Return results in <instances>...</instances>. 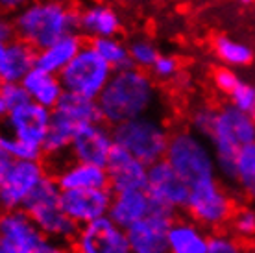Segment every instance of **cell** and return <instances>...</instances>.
Here are the masks:
<instances>
[{"label": "cell", "mask_w": 255, "mask_h": 253, "mask_svg": "<svg viewBox=\"0 0 255 253\" xmlns=\"http://www.w3.org/2000/svg\"><path fill=\"white\" fill-rule=\"evenodd\" d=\"M96 102L102 121L113 127L121 122L153 113L159 104V89L146 70L126 67L113 72Z\"/></svg>", "instance_id": "1"}, {"label": "cell", "mask_w": 255, "mask_h": 253, "mask_svg": "<svg viewBox=\"0 0 255 253\" xmlns=\"http://www.w3.org/2000/svg\"><path fill=\"white\" fill-rule=\"evenodd\" d=\"M15 35L35 50L78 33V9L69 0H30L13 13Z\"/></svg>", "instance_id": "2"}, {"label": "cell", "mask_w": 255, "mask_h": 253, "mask_svg": "<svg viewBox=\"0 0 255 253\" xmlns=\"http://www.w3.org/2000/svg\"><path fill=\"white\" fill-rule=\"evenodd\" d=\"M205 139L215 153L218 177L235 183L237 153L243 146L255 140V119L237 109L233 104H224L217 108L213 126Z\"/></svg>", "instance_id": "3"}, {"label": "cell", "mask_w": 255, "mask_h": 253, "mask_svg": "<svg viewBox=\"0 0 255 253\" xmlns=\"http://www.w3.org/2000/svg\"><path fill=\"white\" fill-rule=\"evenodd\" d=\"M165 159L189 187L211 177H218L215 153L209 140L204 135L192 131L191 127L170 133Z\"/></svg>", "instance_id": "4"}, {"label": "cell", "mask_w": 255, "mask_h": 253, "mask_svg": "<svg viewBox=\"0 0 255 253\" xmlns=\"http://www.w3.org/2000/svg\"><path fill=\"white\" fill-rule=\"evenodd\" d=\"M111 131L115 144L126 148L128 152H131L146 165L165 159L170 140V129L157 115L148 113L131 121L121 122L111 127Z\"/></svg>", "instance_id": "5"}, {"label": "cell", "mask_w": 255, "mask_h": 253, "mask_svg": "<svg viewBox=\"0 0 255 253\" xmlns=\"http://www.w3.org/2000/svg\"><path fill=\"white\" fill-rule=\"evenodd\" d=\"M22 209L46 237L61 242H69L76 237L80 226L65 213L61 205V189L56 179L45 177L24 202Z\"/></svg>", "instance_id": "6"}, {"label": "cell", "mask_w": 255, "mask_h": 253, "mask_svg": "<svg viewBox=\"0 0 255 253\" xmlns=\"http://www.w3.org/2000/svg\"><path fill=\"white\" fill-rule=\"evenodd\" d=\"M0 233V253H70L65 242L46 237L24 209L4 211Z\"/></svg>", "instance_id": "7"}, {"label": "cell", "mask_w": 255, "mask_h": 253, "mask_svg": "<svg viewBox=\"0 0 255 253\" xmlns=\"http://www.w3.org/2000/svg\"><path fill=\"white\" fill-rule=\"evenodd\" d=\"M192 220L205 229L218 231L228 226L235 213V198L220 177H211L189 187V198L185 205Z\"/></svg>", "instance_id": "8"}, {"label": "cell", "mask_w": 255, "mask_h": 253, "mask_svg": "<svg viewBox=\"0 0 255 253\" xmlns=\"http://www.w3.org/2000/svg\"><path fill=\"white\" fill-rule=\"evenodd\" d=\"M115 70L111 69L91 44H83L58 76L67 93L82 95L96 100L108 85Z\"/></svg>", "instance_id": "9"}, {"label": "cell", "mask_w": 255, "mask_h": 253, "mask_svg": "<svg viewBox=\"0 0 255 253\" xmlns=\"http://www.w3.org/2000/svg\"><path fill=\"white\" fill-rule=\"evenodd\" d=\"M48 177L41 159H15L0 187V211L22 209L24 202Z\"/></svg>", "instance_id": "10"}, {"label": "cell", "mask_w": 255, "mask_h": 253, "mask_svg": "<svg viewBox=\"0 0 255 253\" xmlns=\"http://www.w3.org/2000/svg\"><path fill=\"white\" fill-rule=\"evenodd\" d=\"M74 253H131L128 244L126 229L117 226L109 216L78 228L72 239Z\"/></svg>", "instance_id": "11"}, {"label": "cell", "mask_w": 255, "mask_h": 253, "mask_svg": "<svg viewBox=\"0 0 255 253\" xmlns=\"http://www.w3.org/2000/svg\"><path fill=\"white\" fill-rule=\"evenodd\" d=\"M174 215L155 203L150 215L128 228L126 237L131 253H168V228L176 218Z\"/></svg>", "instance_id": "12"}, {"label": "cell", "mask_w": 255, "mask_h": 253, "mask_svg": "<svg viewBox=\"0 0 255 253\" xmlns=\"http://www.w3.org/2000/svg\"><path fill=\"white\" fill-rule=\"evenodd\" d=\"M146 190L153 203H157L159 207H165L172 213L185 209L187 198H189V185L176 174V170L168 165L166 159L148 165Z\"/></svg>", "instance_id": "13"}, {"label": "cell", "mask_w": 255, "mask_h": 253, "mask_svg": "<svg viewBox=\"0 0 255 253\" xmlns=\"http://www.w3.org/2000/svg\"><path fill=\"white\" fill-rule=\"evenodd\" d=\"M4 121L9 135L24 140L28 144L43 148L48 127H50L52 109L28 100L19 108L11 109Z\"/></svg>", "instance_id": "14"}, {"label": "cell", "mask_w": 255, "mask_h": 253, "mask_svg": "<svg viewBox=\"0 0 255 253\" xmlns=\"http://www.w3.org/2000/svg\"><path fill=\"white\" fill-rule=\"evenodd\" d=\"M113 146H115L113 131L104 121H98L78 127L76 135L70 142L69 153L74 161L106 166Z\"/></svg>", "instance_id": "15"}, {"label": "cell", "mask_w": 255, "mask_h": 253, "mask_svg": "<svg viewBox=\"0 0 255 253\" xmlns=\"http://www.w3.org/2000/svg\"><path fill=\"white\" fill-rule=\"evenodd\" d=\"M111 198L113 192L109 190V187L61 190V205L78 226H85L102 216H108Z\"/></svg>", "instance_id": "16"}, {"label": "cell", "mask_w": 255, "mask_h": 253, "mask_svg": "<svg viewBox=\"0 0 255 253\" xmlns=\"http://www.w3.org/2000/svg\"><path fill=\"white\" fill-rule=\"evenodd\" d=\"M106 170L109 177V189L113 192L126 189H146L148 165L122 146H113L106 161Z\"/></svg>", "instance_id": "17"}, {"label": "cell", "mask_w": 255, "mask_h": 253, "mask_svg": "<svg viewBox=\"0 0 255 253\" xmlns=\"http://www.w3.org/2000/svg\"><path fill=\"white\" fill-rule=\"evenodd\" d=\"M155 203L146 189H126L113 192L108 216L122 229L131 228L153 211Z\"/></svg>", "instance_id": "18"}, {"label": "cell", "mask_w": 255, "mask_h": 253, "mask_svg": "<svg viewBox=\"0 0 255 253\" xmlns=\"http://www.w3.org/2000/svg\"><path fill=\"white\" fill-rule=\"evenodd\" d=\"M122 30V17L115 7L91 2L78 9V32L89 39L119 35Z\"/></svg>", "instance_id": "19"}, {"label": "cell", "mask_w": 255, "mask_h": 253, "mask_svg": "<svg viewBox=\"0 0 255 253\" xmlns=\"http://www.w3.org/2000/svg\"><path fill=\"white\" fill-rule=\"evenodd\" d=\"M37 50L22 39L15 37L0 52V78L4 83L22 82V78L35 67Z\"/></svg>", "instance_id": "20"}, {"label": "cell", "mask_w": 255, "mask_h": 253, "mask_svg": "<svg viewBox=\"0 0 255 253\" xmlns=\"http://www.w3.org/2000/svg\"><path fill=\"white\" fill-rule=\"evenodd\" d=\"M209 237L207 229L191 216L174 218L168 228V253H207Z\"/></svg>", "instance_id": "21"}, {"label": "cell", "mask_w": 255, "mask_h": 253, "mask_svg": "<svg viewBox=\"0 0 255 253\" xmlns=\"http://www.w3.org/2000/svg\"><path fill=\"white\" fill-rule=\"evenodd\" d=\"M58 181L61 190H74V189H106L109 187V177L106 166L93 165L74 161L65 165L54 177Z\"/></svg>", "instance_id": "22"}, {"label": "cell", "mask_w": 255, "mask_h": 253, "mask_svg": "<svg viewBox=\"0 0 255 253\" xmlns=\"http://www.w3.org/2000/svg\"><path fill=\"white\" fill-rule=\"evenodd\" d=\"M82 46V37L78 33H69L45 48H39L35 54V67L50 74H59L72 61V57L80 52Z\"/></svg>", "instance_id": "23"}, {"label": "cell", "mask_w": 255, "mask_h": 253, "mask_svg": "<svg viewBox=\"0 0 255 253\" xmlns=\"http://www.w3.org/2000/svg\"><path fill=\"white\" fill-rule=\"evenodd\" d=\"M22 87L30 96V100L35 104H41L48 109H54L61 100L65 89L61 85L58 74H50L46 70H41L33 67L24 78H22Z\"/></svg>", "instance_id": "24"}, {"label": "cell", "mask_w": 255, "mask_h": 253, "mask_svg": "<svg viewBox=\"0 0 255 253\" xmlns=\"http://www.w3.org/2000/svg\"><path fill=\"white\" fill-rule=\"evenodd\" d=\"M211 48L218 61L230 69H246L255 61L254 46L231 35H217L211 43Z\"/></svg>", "instance_id": "25"}, {"label": "cell", "mask_w": 255, "mask_h": 253, "mask_svg": "<svg viewBox=\"0 0 255 253\" xmlns=\"http://www.w3.org/2000/svg\"><path fill=\"white\" fill-rule=\"evenodd\" d=\"M56 113L63 115L65 119H69L74 126H83V124H91V122L102 121V115L98 109V102L93 98L82 95H74V93H67L65 91L58 106L52 109Z\"/></svg>", "instance_id": "26"}, {"label": "cell", "mask_w": 255, "mask_h": 253, "mask_svg": "<svg viewBox=\"0 0 255 253\" xmlns=\"http://www.w3.org/2000/svg\"><path fill=\"white\" fill-rule=\"evenodd\" d=\"M78 131V126H74L69 119H65L63 115L52 111V121L48 133H46L43 152L50 157H59L63 153H69L70 142L74 139Z\"/></svg>", "instance_id": "27"}, {"label": "cell", "mask_w": 255, "mask_h": 253, "mask_svg": "<svg viewBox=\"0 0 255 253\" xmlns=\"http://www.w3.org/2000/svg\"><path fill=\"white\" fill-rule=\"evenodd\" d=\"M239 190L255 205V140L243 146L237 153L235 183Z\"/></svg>", "instance_id": "28"}, {"label": "cell", "mask_w": 255, "mask_h": 253, "mask_svg": "<svg viewBox=\"0 0 255 253\" xmlns=\"http://www.w3.org/2000/svg\"><path fill=\"white\" fill-rule=\"evenodd\" d=\"M91 46L98 52V56L102 57L104 61H106L113 70L133 67V65H131V57H129L128 43L122 41L119 35L91 39Z\"/></svg>", "instance_id": "29"}, {"label": "cell", "mask_w": 255, "mask_h": 253, "mask_svg": "<svg viewBox=\"0 0 255 253\" xmlns=\"http://www.w3.org/2000/svg\"><path fill=\"white\" fill-rule=\"evenodd\" d=\"M128 48H129V57H131V65L137 69L150 70L153 61L157 59L161 52L157 44L146 35H137V37L128 41Z\"/></svg>", "instance_id": "30"}, {"label": "cell", "mask_w": 255, "mask_h": 253, "mask_svg": "<svg viewBox=\"0 0 255 253\" xmlns=\"http://www.w3.org/2000/svg\"><path fill=\"white\" fill-rule=\"evenodd\" d=\"M231 229L233 235L241 241H254L255 239V205H244L235 209L231 216Z\"/></svg>", "instance_id": "31"}, {"label": "cell", "mask_w": 255, "mask_h": 253, "mask_svg": "<svg viewBox=\"0 0 255 253\" xmlns=\"http://www.w3.org/2000/svg\"><path fill=\"white\" fill-rule=\"evenodd\" d=\"M228 100L237 109L252 115L255 119V83L246 82V80L241 78V82L237 83L235 89L228 95Z\"/></svg>", "instance_id": "32"}, {"label": "cell", "mask_w": 255, "mask_h": 253, "mask_svg": "<svg viewBox=\"0 0 255 253\" xmlns=\"http://www.w3.org/2000/svg\"><path fill=\"white\" fill-rule=\"evenodd\" d=\"M150 72L155 82H174L181 72V63L174 54H159L157 59L153 61Z\"/></svg>", "instance_id": "33"}, {"label": "cell", "mask_w": 255, "mask_h": 253, "mask_svg": "<svg viewBox=\"0 0 255 253\" xmlns=\"http://www.w3.org/2000/svg\"><path fill=\"white\" fill-rule=\"evenodd\" d=\"M0 144L6 148L13 159H41V155L45 153L41 146L28 144L9 133H0Z\"/></svg>", "instance_id": "34"}, {"label": "cell", "mask_w": 255, "mask_h": 253, "mask_svg": "<svg viewBox=\"0 0 255 253\" xmlns=\"http://www.w3.org/2000/svg\"><path fill=\"white\" fill-rule=\"evenodd\" d=\"M215 113H217V108L207 106V104H200L196 108H192L191 115H189V127L192 131L207 137L213 121H215Z\"/></svg>", "instance_id": "35"}, {"label": "cell", "mask_w": 255, "mask_h": 253, "mask_svg": "<svg viewBox=\"0 0 255 253\" xmlns=\"http://www.w3.org/2000/svg\"><path fill=\"white\" fill-rule=\"evenodd\" d=\"M207 253H246L239 237L230 233H215L209 237Z\"/></svg>", "instance_id": "36"}, {"label": "cell", "mask_w": 255, "mask_h": 253, "mask_svg": "<svg viewBox=\"0 0 255 253\" xmlns=\"http://www.w3.org/2000/svg\"><path fill=\"white\" fill-rule=\"evenodd\" d=\"M241 82V76L235 72V69H230V67H220L213 72V85L217 89L218 93H222V95H230L231 91L235 89L237 83Z\"/></svg>", "instance_id": "37"}, {"label": "cell", "mask_w": 255, "mask_h": 253, "mask_svg": "<svg viewBox=\"0 0 255 253\" xmlns=\"http://www.w3.org/2000/svg\"><path fill=\"white\" fill-rule=\"evenodd\" d=\"M0 95L4 96V100H6L9 111L15 108H19V106H22V104H26V102L30 100V96H28L26 89L22 87V83L20 82L4 83L2 89H0Z\"/></svg>", "instance_id": "38"}, {"label": "cell", "mask_w": 255, "mask_h": 253, "mask_svg": "<svg viewBox=\"0 0 255 253\" xmlns=\"http://www.w3.org/2000/svg\"><path fill=\"white\" fill-rule=\"evenodd\" d=\"M13 161H15V159L7 153V150L4 148V146L0 144V187H2V183H4L6 174H7V170H9V166H11Z\"/></svg>", "instance_id": "39"}, {"label": "cell", "mask_w": 255, "mask_h": 253, "mask_svg": "<svg viewBox=\"0 0 255 253\" xmlns=\"http://www.w3.org/2000/svg\"><path fill=\"white\" fill-rule=\"evenodd\" d=\"M30 0H0V11L2 13H15L17 9L28 4Z\"/></svg>", "instance_id": "40"}, {"label": "cell", "mask_w": 255, "mask_h": 253, "mask_svg": "<svg viewBox=\"0 0 255 253\" xmlns=\"http://www.w3.org/2000/svg\"><path fill=\"white\" fill-rule=\"evenodd\" d=\"M7 113H9V108H7V104H6V100H4V96L0 95V121H2V119H6Z\"/></svg>", "instance_id": "41"}, {"label": "cell", "mask_w": 255, "mask_h": 253, "mask_svg": "<svg viewBox=\"0 0 255 253\" xmlns=\"http://www.w3.org/2000/svg\"><path fill=\"white\" fill-rule=\"evenodd\" d=\"M235 2L243 7H250V6H254L255 4V0H235Z\"/></svg>", "instance_id": "42"}, {"label": "cell", "mask_w": 255, "mask_h": 253, "mask_svg": "<svg viewBox=\"0 0 255 253\" xmlns=\"http://www.w3.org/2000/svg\"><path fill=\"white\" fill-rule=\"evenodd\" d=\"M2 85H4V80H2V78H0V89H2Z\"/></svg>", "instance_id": "43"}, {"label": "cell", "mask_w": 255, "mask_h": 253, "mask_svg": "<svg viewBox=\"0 0 255 253\" xmlns=\"http://www.w3.org/2000/svg\"><path fill=\"white\" fill-rule=\"evenodd\" d=\"M2 48H4V43H2V41H0V52H2Z\"/></svg>", "instance_id": "44"}, {"label": "cell", "mask_w": 255, "mask_h": 253, "mask_svg": "<svg viewBox=\"0 0 255 253\" xmlns=\"http://www.w3.org/2000/svg\"><path fill=\"white\" fill-rule=\"evenodd\" d=\"M126 2H137V0H126Z\"/></svg>", "instance_id": "45"}, {"label": "cell", "mask_w": 255, "mask_h": 253, "mask_svg": "<svg viewBox=\"0 0 255 253\" xmlns=\"http://www.w3.org/2000/svg\"><path fill=\"white\" fill-rule=\"evenodd\" d=\"M0 242H2V233H0Z\"/></svg>", "instance_id": "46"}]
</instances>
